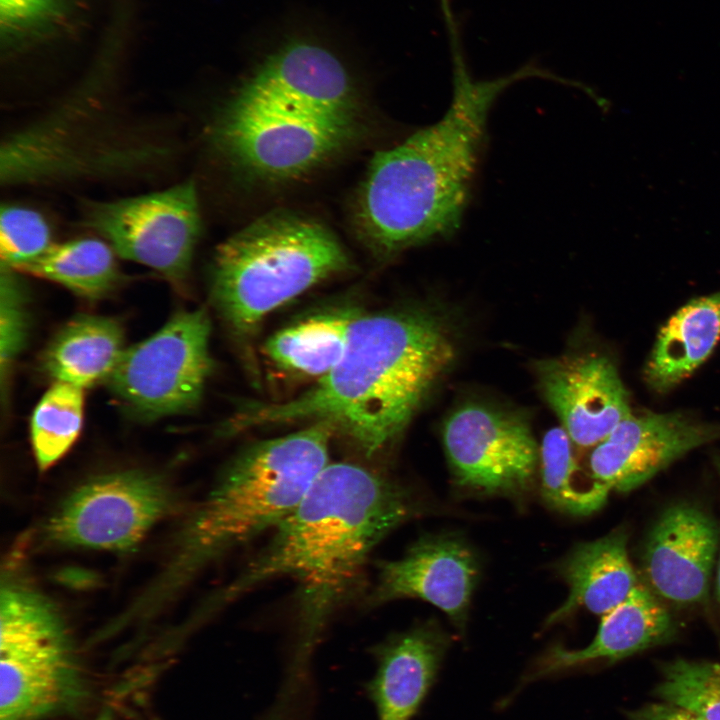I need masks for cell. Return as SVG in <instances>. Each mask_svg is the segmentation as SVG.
I'll list each match as a JSON object with an SVG mask.
<instances>
[{
	"label": "cell",
	"mask_w": 720,
	"mask_h": 720,
	"mask_svg": "<svg viewBox=\"0 0 720 720\" xmlns=\"http://www.w3.org/2000/svg\"><path fill=\"white\" fill-rule=\"evenodd\" d=\"M349 265L326 226L293 212H272L218 246L211 293L233 332L246 336L267 314Z\"/></svg>",
	"instance_id": "cell-5"
},
{
	"label": "cell",
	"mask_w": 720,
	"mask_h": 720,
	"mask_svg": "<svg viewBox=\"0 0 720 720\" xmlns=\"http://www.w3.org/2000/svg\"><path fill=\"white\" fill-rule=\"evenodd\" d=\"M315 115L357 122V97L339 57L306 37L288 39L271 52L242 86Z\"/></svg>",
	"instance_id": "cell-16"
},
{
	"label": "cell",
	"mask_w": 720,
	"mask_h": 720,
	"mask_svg": "<svg viewBox=\"0 0 720 720\" xmlns=\"http://www.w3.org/2000/svg\"><path fill=\"white\" fill-rule=\"evenodd\" d=\"M677 634L678 623L668 605L640 580L622 603L601 616L589 645L576 650L560 645L549 648L530 666L517 689L589 663L617 662L671 642Z\"/></svg>",
	"instance_id": "cell-17"
},
{
	"label": "cell",
	"mask_w": 720,
	"mask_h": 720,
	"mask_svg": "<svg viewBox=\"0 0 720 720\" xmlns=\"http://www.w3.org/2000/svg\"><path fill=\"white\" fill-rule=\"evenodd\" d=\"M335 432L325 421L255 443L222 473L191 517L178 548L145 603L163 600L225 553L274 529L298 505L329 463Z\"/></svg>",
	"instance_id": "cell-4"
},
{
	"label": "cell",
	"mask_w": 720,
	"mask_h": 720,
	"mask_svg": "<svg viewBox=\"0 0 720 720\" xmlns=\"http://www.w3.org/2000/svg\"><path fill=\"white\" fill-rule=\"evenodd\" d=\"M541 391L573 444L596 446L631 416L616 367L599 354H577L535 363Z\"/></svg>",
	"instance_id": "cell-15"
},
{
	"label": "cell",
	"mask_w": 720,
	"mask_h": 720,
	"mask_svg": "<svg viewBox=\"0 0 720 720\" xmlns=\"http://www.w3.org/2000/svg\"><path fill=\"white\" fill-rule=\"evenodd\" d=\"M0 626V720H38L74 706L83 682L48 601L24 587L3 586Z\"/></svg>",
	"instance_id": "cell-6"
},
{
	"label": "cell",
	"mask_w": 720,
	"mask_h": 720,
	"mask_svg": "<svg viewBox=\"0 0 720 720\" xmlns=\"http://www.w3.org/2000/svg\"><path fill=\"white\" fill-rule=\"evenodd\" d=\"M357 122L328 119L237 92L218 115L212 140L232 164L262 179L297 178L335 156Z\"/></svg>",
	"instance_id": "cell-7"
},
{
	"label": "cell",
	"mask_w": 720,
	"mask_h": 720,
	"mask_svg": "<svg viewBox=\"0 0 720 720\" xmlns=\"http://www.w3.org/2000/svg\"><path fill=\"white\" fill-rule=\"evenodd\" d=\"M17 270L1 265L0 273V368L2 385L28 333L26 293Z\"/></svg>",
	"instance_id": "cell-28"
},
{
	"label": "cell",
	"mask_w": 720,
	"mask_h": 720,
	"mask_svg": "<svg viewBox=\"0 0 720 720\" xmlns=\"http://www.w3.org/2000/svg\"><path fill=\"white\" fill-rule=\"evenodd\" d=\"M415 512L409 491L385 474L356 463H328L215 606L270 580L291 579L294 666L304 668L332 617L360 591L374 548Z\"/></svg>",
	"instance_id": "cell-1"
},
{
	"label": "cell",
	"mask_w": 720,
	"mask_h": 720,
	"mask_svg": "<svg viewBox=\"0 0 720 720\" xmlns=\"http://www.w3.org/2000/svg\"><path fill=\"white\" fill-rule=\"evenodd\" d=\"M477 555L455 533L424 536L397 560L378 563L368 606L416 598L441 609L464 633L473 592L479 579Z\"/></svg>",
	"instance_id": "cell-13"
},
{
	"label": "cell",
	"mask_w": 720,
	"mask_h": 720,
	"mask_svg": "<svg viewBox=\"0 0 720 720\" xmlns=\"http://www.w3.org/2000/svg\"><path fill=\"white\" fill-rule=\"evenodd\" d=\"M718 548L719 530L703 509L670 505L646 537L640 580L667 605H706Z\"/></svg>",
	"instance_id": "cell-12"
},
{
	"label": "cell",
	"mask_w": 720,
	"mask_h": 720,
	"mask_svg": "<svg viewBox=\"0 0 720 720\" xmlns=\"http://www.w3.org/2000/svg\"><path fill=\"white\" fill-rule=\"evenodd\" d=\"M81 224L96 232L117 256L149 267L180 286L186 280L201 230L196 185L115 200H87Z\"/></svg>",
	"instance_id": "cell-9"
},
{
	"label": "cell",
	"mask_w": 720,
	"mask_h": 720,
	"mask_svg": "<svg viewBox=\"0 0 720 720\" xmlns=\"http://www.w3.org/2000/svg\"><path fill=\"white\" fill-rule=\"evenodd\" d=\"M84 389L55 381L31 417V442L36 462L44 471L76 441L83 421Z\"/></svg>",
	"instance_id": "cell-25"
},
{
	"label": "cell",
	"mask_w": 720,
	"mask_h": 720,
	"mask_svg": "<svg viewBox=\"0 0 720 720\" xmlns=\"http://www.w3.org/2000/svg\"><path fill=\"white\" fill-rule=\"evenodd\" d=\"M65 0H0L2 29L16 32L40 27L54 20Z\"/></svg>",
	"instance_id": "cell-29"
},
{
	"label": "cell",
	"mask_w": 720,
	"mask_h": 720,
	"mask_svg": "<svg viewBox=\"0 0 720 720\" xmlns=\"http://www.w3.org/2000/svg\"><path fill=\"white\" fill-rule=\"evenodd\" d=\"M660 675L659 700L720 720V663L677 658L663 663Z\"/></svg>",
	"instance_id": "cell-26"
},
{
	"label": "cell",
	"mask_w": 720,
	"mask_h": 720,
	"mask_svg": "<svg viewBox=\"0 0 720 720\" xmlns=\"http://www.w3.org/2000/svg\"><path fill=\"white\" fill-rule=\"evenodd\" d=\"M454 355L451 330L437 313L358 314L343 356L316 385L293 400L246 409L233 427L325 421L373 457L399 438Z\"/></svg>",
	"instance_id": "cell-2"
},
{
	"label": "cell",
	"mask_w": 720,
	"mask_h": 720,
	"mask_svg": "<svg viewBox=\"0 0 720 720\" xmlns=\"http://www.w3.org/2000/svg\"><path fill=\"white\" fill-rule=\"evenodd\" d=\"M629 720H707L686 708L665 701L652 702L627 712Z\"/></svg>",
	"instance_id": "cell-30"
},
{
	"label": "cell",
	"mask_w": 720,
	"mask_h": 720,
	"mask_svg": "<svg viewBox=\"0 0 720 720\" xmlns=\"http://www.w3.org/2000/svg\"><path fill=\"white\" fill-rule=\"evenodd\" d=\"M125 348L123 328L117 320L81 314L52 339L43 365L55 381L85 389L107 381Z\"/></svg>",
	"instance_id": "cell-21"
},
{
	"label": "cell",
	"mask_w": 720,
	"mask_h": 720,
	"mask_svg": "<svg viewBox=\"0 0 720 720\" xmlns=\"http://www.w3.org/2000/svg\"><path fill=\"white\" fill-rule=\"evenodd\" d=\"M720 338V291L691 300L660 330L645 368L650 387L665 392L689 376Z\"/></svg>",
	"instance_id": "cell-20"
},
{
	"label": "cell",
	"mask_w": 720,
	"mask_h": 720,
	"mask_svg": "<svg viewBox=\"0 0 720 720\" xmlns=\"http://www.w3.org/2000/svg\"><path fill=\"white\" fill-rule=\"evenodd\" d=\"M720 440V424L680 412L630 416L590 455V477L607 491L630 492L689 451Z\"/></svg>",
	"instance_id": "cell-14"
},
{
	"label": "cell",
	"mask_w": 720,
	"mask_h": 720,
	"mask_svg": "<svg viewBox=\"0 0 720 720\" xmlns=\"http://www.w3.org/2000/svg\"><path fill=\"white\" fill-rule=\"evenodd\" d=\"M556 570L569 588L565 602L551 613V627L583 608L603 616L622 603L640 582L628 554L624 528L576 545L559 561Z\"/></svg>",
	"instance_id": "cell-19"
},
{
	"label": "cell",
	"mask_w": 720,
	"mask_h": 720,
	"mask_svg": "<svg viewBox=\"0 0 720 720\" xmlns=\"http://www.w3.org/2000/svg\"><path fill=\"white\" fill-rule=\"evenodd\" d=\"M47 220L38 211L5 204L0 213L1 265L21 271L52 246Z\"/></svg>",
	"instance_id": "cell-27"
},
{
	"label": "cell",
	"mask_w": 720,
	"mask_h": 720,
	"mask_svg": "<svg viewBox=\"0 0 720 720\" xmlns=\"http://www.w3.org/2000/svg\"><path fill=\"white\" fill-rule=\"evenodd\" d=\"M171 502L169 489L155 475L139 471L104 475L65 499L50 518L46 536L63 546L125 550L168 512Z\"/></svg>",
	"instance_id": "cell-10"
},
{
	"label": "cell",
	"mask_w": 720,
	"mask_h": 720,
	"mask_svg": "<svg viewBox=\"0 0 720 720\" xmlns=\"http://www.w3.org/2000/svg\"><path fill=\"white\" fill-rule=\"evenodd\" d=\"M357 316L350 310L311 316L273 335L265 344V353L284 370L321 378L343 356Z\"/></svg>",
	"instance_id": "cell-22"
},
{
	"label": "cell",
	"mask_w": 720,
	"mask_h": 720,
	"mask_svg": "<svg viewBox=\"0 0 720 720\" xmlns=\"http://www.w3.org/2000/svg\"><path fill=\"white\" fill-rule=\"evenodd\" d=\"M572 440L560 427L549 429L539 447L541 491L553 508L572 515H588L602 507L608 491L587 488L576 482L579 471Z\"/></svg>",
	"instance_id": "cell-24"
},
{
	"label": "cell",
	"mask_w": 720,
	"mask_h": 720,
	"mask_svg": "<svg viewBox=\"0 0 720 720\" xmlns=\"http://www.w3.org/2000/svg\"><path fill=\"white\" fill-rule=\"evenodd\" d=\"M442 438L458 487L504 496H518L530 489L539 447L522 417L467 403L449 415Z\"/></svg>",
	"instance_id": "cell-11"
},
{
	"label": "cell",
	"mask_w": 720,
	"mask_h": 720,
	"mask_svg": "<svg viewBox=\"0 0 720 720\" xmlns=\"http://www.w3.org/2000/svg\"><path fill=\"white\" fill-rule=\"evenodd\" d=\"M451 643L434 621L391 635L373 651L377 671L367 690L378 720H411L433 686Z\"/></svg>",
	"instance_id": "cell-18"
},
{
	"label": "cell",
	"mask_w": 720,
	"mask_h": 720,
	"mask_svg": "<svg viewBox=\"0 0 720 720\" xmlns=\"http://www.w3.org/2000/svg\"><path fill=\"white\" fill-rule=\"evenodd\" d=\"M113 248L103 239L78 238L52 246L21 272L58 283L91 299L102 297L121 280Z\"/></svg>",
	"instance_id": "cell-23"
},
{
	"label": "cell",
	"mask_w": 720,
	"mask_h": 720,
	"mask_svg": "<svg viewBox=\"0 0 720 720\" xmlns=\"http://www.w3.org/2000/svg\"><path fill=\"white\" fill-rule=\"evenodd\" d=\"M210 331L204 308L184 310L125 348L106 383L129 415L153 421L199 403L212 370Z\"/></svg>",
	"instance_id": "cell-8"
},
{
	"label": "cell",
	"mask_w": 720,
	"mask_h": 720,
	"mask_svg": "<svg viewBox=\"0 0 720 720\" xmlns=\"http://www.w3.org/2000/svg\"><path fill=\"white\" fill-rule=\"evenodd\" d=\"M455 64L453 97L444 115L400 144L376 152L357 193L356 230L382 256L456 232L494 102L515 81L535 76L529 66L475 81L458 56Z\"/></svg>",
	"instance_id": "cell-3"
},
{
	"label": "cell",
	"mask_w": 720,
	"mask_h": 720,
	"mask_svg": "<svg viewBox=\"0 0 720 720\" xmlns=\"http://www.w3.org/2000/svg\"><path fill=\"white\" fill-rule=\"evenodd\" d=\"M714 463L716 466V469L718 471V474L720 476V454L716 455L714 458ZM719 560H718V567H717V576H716V597L718 600V603L720 605V531H719Z\"/></svg>",
	"instance_id": "cell-31"
}]
</instances>
